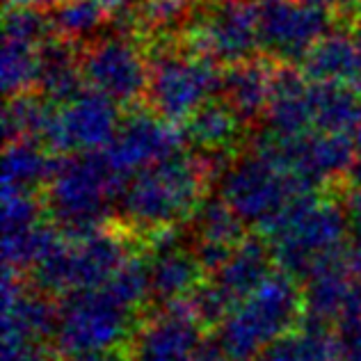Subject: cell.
Returning <instances> with one entry per match:
<instances>
[{
    "label": "cell",
    "mask_w": 361,
    "mask_h": 361,
    "mask_svg": "<svg viewBox=\"0 0 361 361\" xmlns=\"http://www.w3.org/2000/svg\"><path fill=\"white\" fill-rule=\"evenodd\" d=\"M208 190L211 180L197 156L180 151L128 180L117 202L115 220L142 245L151 233L188 224L208 199Z\"/></svg>",
    "instance_id": "1"
},
{
    "label": "cell",
    "mask_w": 361,
    "mask_h": 361,
    "mask_svg": "<svg viewBox=\"0 0 361 361\" xmlns=\"http://www.w3.org/2000/svg\"><path fill=\"white\" fill-rule=\"evenodd\" d=\"M261 233L272 245L277 270L302 283L313 272L348 256V208L345 202L325 192H307L293 199Z\"/></svg>",
    "instance_id": "2"
},
{
    "label": "cell",
    "mask_w": 361,
    "mask_h": 361,
    "mask_svg": "<svg viewBox=\"0 0 361 361\" xmlns=\"http://www.w3.org/2000/svg\"><path fill=\"white\" fill-rule=\"evenodd\" d=\"M304 318L302 283L274 270L261 288L235 304L217 329L231 361H256L272 341L295 329Z\"/></svg>",
    "instance_id": "3"
},
{
    "label": "cell",
    "mask_w": 361,
    "mask_h": 361,
    "mask_svg": "<svg viewBox=\"0 0 361 361\" xmlns=\"http://www.w3.org/2000/svg\"><path fill=\"white\" fill-rule=\"evenodd\" d=\"M147 53L151 64L147 106L174 126L185 123L220 94L222 66L190 51L183 39L149 44Z\"/></svg>",
    "instance_id": "4"
},
{
    "label": "cell",
    "mask_w": 361,
    "mask_h": 361,
    "mask_svg": "<svg viewBox=\"0 0 361 361\" xmlns=\"http://www.w3.org/2000/svg\"><path fill=\"white\" fill-rule=\"evenodd\" d=\"M140 313L126 309L106 286L80 288L58 298V329L53 348L58 357L85 350L126 348Z\"/></svg>",
    "instance_id": "5"
},
{
    "label": "cell",
    "mask_w": 361,
    "mask_h": 361,
    "mask_svg": "<svg viewBox=\"0 0 361 361\" xmlns=\"http://www.w3.org/2000/svg\"><path fill=\"white\" fill-rule=\"evenodd\" d=\"M320 192L304 180L250 151H240L235 163L220 180V197L238 213L245 224L265 231L286 206L300 195Z\"/></svg>",
    "instance_id": "6"
},
{
    "label": "cell",
    "mask_w": 361,
    "mask_h": 361,
    "mask_svg": "<svg viewBox=\"0 0 361 361\" xmlns=\"http://www.w3.org/2000/svg\"><path fill=\"white\" fill-rule=\"evenodd\" d=\"M82 78L90 90L101 92L121 110L147 106L149 53L137 37L115 30L82 44Z\"/></svg>",
    "instance_id": "7"
},
{
    "label": "cell",
    "mask_w": 361,
    "mask_h": 361,
    "mask_svg": "<svg viewBox=\"0 0 361 361\" xmlns=\"http://www.w3.org/2000/svg\"><path fill=\"white\" fill-rule=\"evenodd\" d=\"M183 42L190 51L224 66L256 58L261 55L256 3L202 0Z\"/></svg>",
    "instance_id": "8"
},
{
    "label": "cell",
    "mask_w": 361,
    "mask_h": 361,
    "mask_svg": "<svg viewBox=\"0 0 361 361\" xmlns=\"http://www.w3.org/2000/svg\"><path fill=\"white\" fill-rule=\"evenodd\" d=\"M261 55L277 64H298L322 37L336 30L329 14L300 0H256Z\"/></svg>",
    "instance_id": "9"
},
{
    "label": "cell",
    "mask_w": 361,
    "mask_h": 361,
    "mask_svg": "<svg viewBox=\"0 0 361 361\" xmlns=\"http://www.w3.org/2000/svg\"><path fill=\"white\" fill-rule=\"evenodd\" d=\"M202 341L188 302L176 300L140 311L126 353L128 361H195Z\"/></svg>",
    "instance_id": "10"
},
{
    "label": "cell",
    "mask_w": 361,
    "mask_h": 361,
    "mask_svg": "<svg viewBox=\"0 0 361 361\" xmlns=\"http://www.w3.org/2000/svg\"><path fill=\"white\" fill-rule=\"evenodd\" d=\"M185 145L183 130L156 115L149 106L126 110L117 135L103 149L112 167L123 178H133L142 169L180 154Z\"/></svg>",
    "instance_id": "11"
},
{
    "label": "cell",
    "mask_w": 361,
    "mask_h": 361,
    "mask_svg": "<svg viewBox=\"0 0 361 361\" xmlns=\"http://www.w3.org/2000/svg\"><path fill=\"white\" fill-rule=\"evenodd\" d=\"M121 108L101 92L85 87L78 97L60 106L62 156L106 149L117 135Z\"/></svg>",
    "instance_id": "12"
},
{
    "label": "cell",
    "mask_w": 361,
    "mask_h": 361,
    "mask_svg": "<svg viewBox=\"0 0 361 361\" xmlns=\"http://www.w3.org/2000/svg\"><path fill=\"white\" fill-rule=\"evenodd\" d=\"M277 62L265 55L222 66L220 97L229 106L247 128L254 130L265 121V112L270 106L272 75Z\"/></svg>",
    "instance_id": "13"
},
{
    "label": "cell",
    "mask_w": 361,
    "mask_h": 361,
    "mask_svg": "<svg viewBox=\"0 0 361 361\" xmlns=\"http://www.w3.org/2000/svg\"><path fill=\"white\" fill-rule=\"evenodd\" d=\"M350 247V245H348ZM304 313L327 325H338L341 320L361 316V295L350 270L348 256L325 265L302 281Z\"/></svg>",
    "instance_id": "14"
},
{
    "label": "cell",
    "mask_w": 361,
    "mask_h": 361,
    "mask_svg": "<svg viewBox=\"0 0 361 361\" xmlns=\"http://www.w3.org/2000/svg\"><path fill=\"white\" fill-rule=\"evenodd\" d=\"M313 82L298 64H277L272 75L270 106L265 112V126L281 135L298 137L313 130Z\"/></svg>",
    "instance_id": "15"
},
{
    "label": "cell",
    "mask_w": 361,
    "mask_h": 361,
    "mask_svg": "<svg viewBox=\"0 0 361 361\" xmlns=\"http://www.w3.org/2000/svg\"><path fill=\"white\" fill-rule=\"evenodd\" d=\"M300 69L311 82L341 85L361 92V46L343 27L331 30L307 53Z\"/></svg>",
    "instance_id": "16"
},
{
    "label": "cell",
    "mask_w": 361,
    "mask_h": 361,
    "mask_svg": "<svg viewBox=\"0 0 361 361\" xmlns=\"http://www.w3.org/2000/svg\"><path fill=\"white\" fill-rule=\"evenodd\" d=\"M82 44L53 35L39 46V82L37 92L53 103H69L87 87L82 78Z\"/></svg>",
    "instance_id": "17"
},
{
    "label": "cell",
    "mask_w": 361,
    "mask_h": 361,
    "mask_svg": "<svg viewBox=\"0 0 361 361\" xmlns=\"http://www.w3.org/2000/svg\"><path fill=\"white\" fill-rule=\"evenodd\" d=\"M277 270L274 252L270 240L263 233H247V238L235 247L229 261L222 265V270L215 274V279L224 290L243 302L250 298L256 288L263 286V281Z\"/></svg>",
    "instance_id": "18"
},
{
    "label": "cell",
    "mask_w": 361,
    "mask_h": 361,
    "mask_svg": "<svg viewBox=\"0 0 361 361\" xmlns=\"http://www.w3.org/2000/svg\"><path fill=\"white\" fill-rule=\"evenodd\" d=\"M58 329V298L37 290L32 283L21 298L3 309V338L53 345Z\"/></svg>",
    "instance_id": "19"
},
{
    "label": "cell",
    "mask_w": 361,
    "mask_h": 361,
    "mask_svg": "<svg viewBox=\"0 0 361 361\" xmlns=\"http://www.w3.org/2000/svg\"><path fill=\"white\" fill-rule=\"evenodd\" d=\"M180 130H183L185 145L202 151L240 149L250 133V128L220 97L206 101L185 123H180Z\"/></svg>",
    "instance_id": "20"
},
{
    "label": "cell",
    "mask_w": 361,
    "mask_h": 361,
    "mask_svg": "<svg viewBox=\"0 0 361 361\" xmlns=\"http://www.w3.org/2000/svg\"><path fill=\"white\" fill-rule=\"evenodd\" d=\"M256 361H341L331 325L304 313L300 325L279 336Z\"/></svg>",
    "instance_id": "21"
},
{
    "label": "cell",
    "mask_w": 361,
    "mask_h": 361,
    "mask_svg": "<svg viewBox=\"0 0 361 361\" xmlns=\"http://www.w3.org/2000/svg\"><path fill=\"white\" fill-rule=\"evenodd\" d=\"M58 156L35 140H18L5 145L3 156V195L42 192L53 176Z\"/></svg>",
    "instance_id": "22"
},
{
    "label": "cell",
    "mask_w": 361,
    "mask_h": 361,
    "mask_svg": "<svg viewBox=\"0 0 361 361\" xmlns=\"http://www.w3.org/2000/svg\"><path fill=\"white\" fill-rule=\"evenodd\" d=\"M313 130L334 135H357L361 128V94L341 85H318L311 90Z\"/></svg>",
    "instance_id": "23"
},
{
    "label": "cell",
    "mask_w": 361,
    "mask_h": 361,
    "mask_svg": "<svg viewBox=\"0 0 361 361\" xmlns=\"http://www.w3.org/2000/svg\"><path fill=\"white\" fill-rule=\"evenodd\" d=\"M64 233L53 220L37 222L30 229L3 233V261L5 268L30 274L37 265L58 252L64 243Z\"/></svg>",
    "instance_id": "24"
},
{
    "label": "cell",
    "mask_w": 361,
    "mask_h": 361,
    "mask_svg": "<svg viewBox=\"0 0 361 361\" xmlns=\"http://www.w3.org/2000/svg\"><path fill=\"white\" fill-rule=\"evenodd\" d=\"M188 231L195 243H211L224 247H238L250 233L245 220L222 197L206 199L192 220L188 222Z\"/></svg>",
    "instance_id": "25"
},
{
    "label": "cell",
    "mask_w": 361,
    "mask_h": 361,
    "mask_svg": "<svg viewBox=\"0 0 361 361\" xmlns=\"http://www.w3.org/2000/svg\"><path fill=\"white\" fill-rule=\"evenodd\" d=\"M53 108H55V103L51 99H46L39 92H27V94H18V97L7 99V106L3 112L5 145H12V142H18V140L39 142Z\"/></svg>",
    "instance_id": "26"
},
{
    "label": "cell",
    "mask_w": 361,
    "mask_h": 361,
    "mask_svg": "<svg viewBox=\"0 0 361 361\" xmlns=\"http://www.w3.org/2000/svg\"><path fill=\"white\" fill-rule=\"evenodd\" d=\"M0 80H3V94L7 99L37 92V82H39V49L5 39L3 55H0Z\"/></svg>",
    "instance_id": "27"
},
{
    "label": "cell",
    "mask_w": 361,
    "mask_h": 361,
    "mask_svg": "<svg viewBox=\"0 0 361 361\" xmlns=\"http://www.w3.org/2000/svg\"><path fill=\"white\" fill-rule=\"evenodd\" d=\"M51 21L55 35L73 42H90L92 35L110 21V14L97 0H62L51 9Z\"/></svg>",
    "instance_id": "28"
},
{
    "label": "cell",
    "mask_w": 361,
    "mask_h": 361,
    "mask_svg": "<svg viewBox=\"0 0 361 361\" xmlns=\"http://www.w3.org/2000/svg\"><path fill=\"white\" fill-rule=\"evenodd\" d=\"M3 35L7 42H18L32 46V49H39L49 37L55 35L51 9L7 3L3 14Z\"/></svg>",
    "instance_id": "29"
},
{
    "label": "cell",
    "mask_w": 361,
    "mask_h": 361,
    "mask_svg": "<svg viewBox=\"0 0 361 361\" xmlns=\"http://www.w3.org/2000/svg\"><path fill=\"white\" fill-rule=\"evenodd\" d=\"M190 311L197 320V325L204 331L220 329L224 325V320L231 316V311L235 309V300L229 290H224L215 279H204L199 286L185 298Z\"/></svg>",
    "instance_id": "30"
},
{
    "label": "cell",
    "mask_w": 361,
    "mask_h": 361,
    "mask_svg": "<svg viewBox=\"0 0 361 361\" xmlns=\"http://www.w3.org/2000/svg\"><path fill=\"white\" fill-rule=\"evenodd\" d=\"M46 211L44 199L32 192H9L3 195V233L30 229L42 222Z\"/></svg>",
    "instance_id": "31"
},
{
    "label": "cell",
    "mask_w": 361,
    "mask_h": 361,
    "mask_svg": "<svg viewBox=\"0 0 361 361\" xmlns=\"http://www.w3.org/2000/svg\"><path fill=\"white\" fill-rule=\"evenodd\" d=\"M300 3L329 14L338 27L348 25L353 30L361 18V0H300Z\"/></svg>",
    "instance_id": "32"
},
{
    "label": "cell",
    "mask_w": 361,
    "mask_h": 361,
    "mask_svg": "<svg viewBox=\"0 0 361 361\" xmlns=\"http://www.w3.org/2000/svg\"><path fill=\"white\" fill-rule=\"evenodd\" d=\"M348 220H350V261H361V188H350L345 197Z\"/></svg>",
    "instance_id": "33"
},
{
    "label": "cell",
    "mask_w": 361,
    "mask_h": 361,
    "mask_svg": "<svg viewBox=\"0 0 361 361\" xmlns=\"http://www.w3.org/2000/svg\"><path fill=\"white\" fill-rule=\"evenodd\" d=\"M58 361H128L126 348H108V350H85L60 357Z\"/></svg>",
    "instance_id": "34"
},
{
    "label": "cell",
    "mask_w": 361,
    "mask_h": 361,
    "mask_svg": "<svg viewBox=\"0 0 361 361\" xmlns=\"http://www.w3.org/2000/svg\"><path fill=\"white\" fill-rule=\"evenodd\" d=\"M355 142H357V163L353 167V172H350V180L348 185L350 188H361V128L355 135Z\"/></svg>",
    "instance_id": "35"
},
{
    "label": "cell",
    "mask_w": 361,
    "mask_h": 361,
    "mask_svg": "<svg viewBox=\"0 0 361 361\" xmlns=\"http://www.w3.org/2000/svg\"><path fill=\"white\" fill-rule=\"evenodd\" d=\"M97 3L103 7V9H106V12L110 14V18L112 16H115V14H119L121 12V9L123 7H126L128 3H130V0H97Z\"/></svg>",
    "instance_id": "36"
},
{
    "label": "cell",
    "mask_w": 361,
    "mask_h": 361,
    "mask_svg": "<svg viewBox=\"0 0 361 361\" xmlns=\"http://www.w3.org/2000/svg\"><path fill=\"white\" fill-rule=\"evenodd\" d=\"M9 5H32L42 9H53L55 5H60L62 0H7Z\"/></svg>",
    "instance_id": "37"
},
{
    "label": "cell",
    "mask_w": 361,
    "mask_h": 361,
    "mask_svg": "<svg viewBox=\"0 0 361 361\" xmlns=\"http://www.w3.org/2000/svg\"><path fill=\"white\" fill-rule=\"evenodd\" d=\"M348 261H350V256H348ZM350 270H353L357 290H359V295H361V261H350Z\"/></svg>",
    "instance_id": "38"
},
{
    "label": "cell",
    "mask_w": 361,
    "mask_h": 361,
    "mask_svg": "<svg viewBox=\"0 0 361 361\" xmlns=\"http://www.w3.org/2000/svg\"><path fill=\"white\" fill-rule=\"evenodd\" d=\"M353 35H355V39H357V44L361 46V18H359V23L353 27Z\"/></svg>",
    "instance_id": "39"
}]
</instances>
